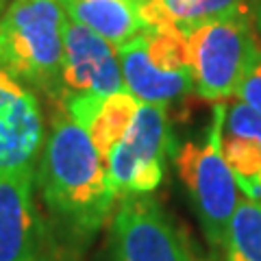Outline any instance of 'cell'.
<instances>
[{
    "mask_svg": "<svg viewBox=\"0 0 261 261\" xmlns=\"http://www.w3.org/2000/svg\"><path fill=\"white\" fill-rule=\"evenodd\" d=\"M65 15L116 48L124 46L144 29L140 3L133 0H57Z\"/></svg>",
    "mask_w": 261,
    "mask_h": 261,
    "instance_id": "12",
    "label": "cell"
},
{
    "mask_svg": "<svg viewBox=\"0 0 261 261\" xmlns=\"http://www.w3.org/2000/svg\"><path fill=\"white\" fill-rule=\"evenodd\" d=\"M11 0H0V15H3V11L7 9V5H9Z\"/></svg>",
    "mask_w": 261,
    "mask_h": 261,
    "instance_id": "21",
    "label": "cell"
},
{
    "mask_svg": "<svg viewBox=\"0 0 261 261\" xmlns=\"http://www.w3.org/2000/svg\"><path fill=\"white\" fill-rule=\"evenodd\" d=\"M33 261H79V252L63 248L53 240L50 246H48L42 255H39L37 259H33Z\"/></svg>",
    "mask_w": 261,
    "mask_h": 261,
    "instance_id": "19",
    "label": "cell"
},
{
    "mask_svg": "<svg viewBox=\"0 0 261 261\" xmlns=\"http://www.w3.org/2000/svg\"><path fill=\"white\" fill-rule=\"evenodd\" d=\"M61 83L63 98L74 94L107 96L124 89L116 48L68 15L63 20Z\"/></svg>",
    "mask_w": 261,
    "mask_h": 261,
    "instance_id": "9",
    "label": "cell"
},
{
    "mask_svg": "<svg viewBox=\"0 0 261 261\" xmlns=\"http://www.w3.org/2000/svg\"><path fill=\"white\" fill-rule=\"evenodd\" d=\"M61 107L68 111V116L79 126L87 130L89 140L94 142L100 157L107 159L113 146L120 144L122 137L128 133L135 113L140 109V100L126 89H120V92H113L107 96L100 94L65 96L61 100Z\"/></svg>",
    "mask_w": 261,
    "mask_h": 261,
    "instance_id": "10",
    "label": "cell"
},
{
    "mask_svg": "<svg viewBox=\"0 0 261 261\" xmlns=\"http://www.w3.org/2000/svg\"><path fill=\"white\" fill-rule=\"evenodd\" d=\"M224 120L226 105L218 102L202 137L181 144L172 154L202 235L216 252L222 250L228 222L240 202L238 185L222 154Z\"/></svg>",
    "mask_w": 261,
    "mask_h": 261,
    "instance_id": "3",
    "label": "cell"
},
{
    "mask_svg": "<svg viewBox=\"0 0 261 261\" xmlns=\"http://www.w3.org/2000/svg\"><path fill=\"white\" fill-rule=\"evenodd\" d=\"M35 190L53 240L74 252L102 231L118 202L107 161L61 105H55L35 168Z\"/></svg>",
    "mask_w": 261,
    "mask_h": 261,
    "instance_id": "1",
    "label": "cell"
},
{
    "mask_svg": "<svg viewBox=\"0 0 261 261\" xmlns=\"http://www.w3.org/2000/svg\"><path fill=\"white\" fill-rule=\"evenodd\" d=\"M222 261H261V202H238L224 235Z\"/></svg>",
    "mask_w": 261,
    "mask_h": 261,
    "instance_id": "14",
    "label": "cell"
},
{
    "mask_svg": "<svg viewBox=\"0 0 261 261\" xmlns=\"http://www.w3.org/2000/svg\"><path fill=\"white\" fill-rule=\"evenodd\" d=\"M53 244L33 172H0V261H33Z\"/></svg>",
    "mask_w": 261,
    "mask_h": 261,
    "instance_id": "8",
    "label": "cell"
},
{
    "mask_svg": "<svg viewBox=\"0 0 261 261\" xmlns=\"http://www.w3.org/2000/svg\"><path fill=\"white\" fill-rule=\"evenodd\" d=\"M238 96L242 102H246L248 107L261 113V53L257 55V59L252 61L250 70L246 72V76L240 83Z\"/></svg>",
    "mask_w": 261,
    "mask_h": 261,
    "instance_id": "18",
    "label": "cell"
},
{
    "mask_svg": "<svg viewBox=\"0 0 261 261\" xmlns=\"http://www.w3.org/2000/svg\"><path fill=\"white\" fill-rule=\"evenodd\" d=\"M252 18H255V29L261 35V0H257V3H255V13H252Z\"/></svg>",
    "mask_w": 261,
    "mask_h": 261,
    "instance_id": "20",
    "label": "cell"
},
{
    "mask_svg": "<svg viewBox=\"0 0 261 261\" xmlns=\"http://www.w3.org/2000/svg\"><path fill=\"white\" fill-rule=\"evenodd\" d=\"M172 154L174 142L168 105L140 102L128 133L105 159L118 198L157 192L166 176L168 157Z\"/></svg>",
    "mask_w": 261,
    "mask_h": 261,
    "instance_id": "6",
    "label": "cell"
},
{
    "mask_svg": "<svg viewBox=\"0 0 261 261\" xmlns=\"http://www.w3.org/2000/svg\"><path fill=\"white\" fill-rule=\"evenodd\" d=\"M146 50L150 61L168 72H192L190 70V42L187 31L181 27L142 29Z\"/></svg>",
    "mask_w": 261,
    "mask_h": 261,
    "instance_id": "16",
    "label": "cell"
},
{
    "mask_svg": "<svg viewBox=\"0 0 261 261\" xmlns=\"http://www.w3.org/2000/svg\"><path fill=\"white\" fill-rule=\"evenodd\" d=\"M107 261H198L187 233L152 194L120 196L109 218Z\"/></svg>",
    "mask_w": 261,
    "mask_h": 261,
    "instance_id": "5",
    "label": "cell"
},
{
    "mask_svg": "<svg viewBox=\"0 0 261 261\" xmlns=\"http://www.w3.org/2000/svg\"><path fill=\"white\" fill-rule=\"evenodd\" d=\"M46 133L39 96L0 70V172H33Z\"/></svg>",
    "mask_w": 261,
    "mask_h": 261,
    "instance_id": "7",
    "label": "cell"
},
{
    "mask_svg": "<svg viewBox=\"0 0 261 261\" xmlns=\"http://www.w3.org/2000/svg\"><path fill=\"white\" fill-rule=\"evenodd\" d=\"M185 31L190 42L194 92L211 102H222L235 96L252 61L261 53L250 11L214 18Z\"/></svg>",
    "mask_w": 261,
    "mask_h": 261,
    "instance_id": "4",
    "label": "cell"
},
{
    "mask_svg": "<svg viewBox=\"0 0 261 261\" xmlns=\"http://www.w3.org/2000/svg\"><path fill=\"white\" fill-rule=\"evenodd\" d=\"M248 11V0H140L144 29H190L222 15Z\"/></svg>",
    "mask_w": 261,
    "mask_h": 261,
    "instance_id": "13",
    "label": "cell"
},
{
    "mask_svg": "<svg viewBox=\"0 0 261 261\" xmlns=\"http://www.w3.org/2000/svg\"><path fill=\"white\" fill-rule=\"evenodd\" d=\"M222 154L238 190L244 198L261 202L259 196V176H261V142L246 135H222Z\"/></svg>",
    "mask_w": 261,
    "mask_h": 261,
    "instance_id": "15",
    "label": "cell"
},
{
    "mask_svg": "<svg viewBox=\"0 0 261 261\" xmlns=\"http://www.w3.org/2000/svg\"><path fill=\"white\" fill-rule=\"evenodd\" d=\"M133 3H140V0H133Z\"/></svg>",
    "mask_w": 261,
    "mask_h": 261,
    "instance_id": "22",
    "label": "cell"
},
{
    "mask_svg": "<svg viewBox=\"0 0 261 261\" xmlns=\"http://www.w3.org/2000/svg\"><path fill=\"white\" fill-rule=\"evenodd\" d=\"M224 130L233 135H246L255 137L261 142V113H257L246 102H233L226 107V120H224Z\"/></svg>",
    "mask_w": 261,
    "mask_h": 261,
    "instance_id": "17",
    "label": "cell"
},
{
    "mask_svg": "<svg viewBox=\"0 0 261 261\" xmlns=\"http://www.w3.org/2000/svg\"><path fill=\"white\" fill-rule=\"evenodd\" d=\"M118 59L124 89L140 102L170 105L194 92L192 72H168L150 61L142 31L140 35L118 48Z\"/></svg>",
    "mask_w": 261,
    "mask_h": 261,
    "instance_id": "11",
    "label": "cell"
},
{
    "mask_svg": "<svg viewBox=\"0 0 261 261\" xmlns=\"http://www.w3.org/2000/svg\"><path fill=\"white\" fill-rule=\"evenodd\" d=\"M63 20L57 0H11L0 15V70L53 105L63 100Z\"/></svg>",
    "mask_w": 261,
    "mask_h": 261,
    "instance_id": "2",
    "label": "cell"
}]
</instances>
